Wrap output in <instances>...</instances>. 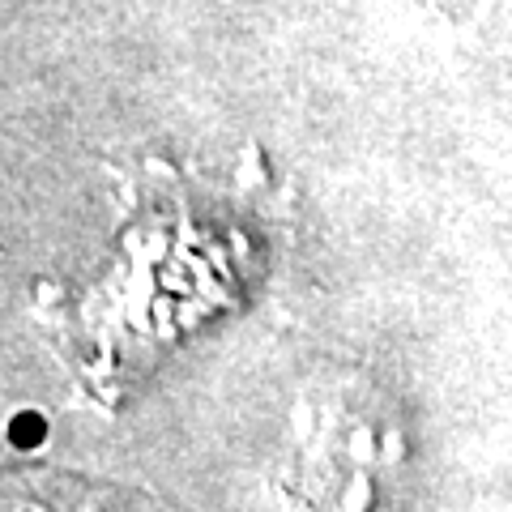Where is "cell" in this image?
Segmentation results:
<instances>
[{
	"mask_svg": "<svg viewBox=\"0 0 512 512\" xmlns=\"http://www.w3.org/2000/svg\"><path fill=\"white\" fill-rule=\"evenodd\" d=\"M0 512H120V504L69 478H9L0 487Z\"/></svg>",
	"mask_w": 512,
	"mask_h": 512,
	"instance_id": "obj_1",
	"label": "cell"
}]
</instances>
